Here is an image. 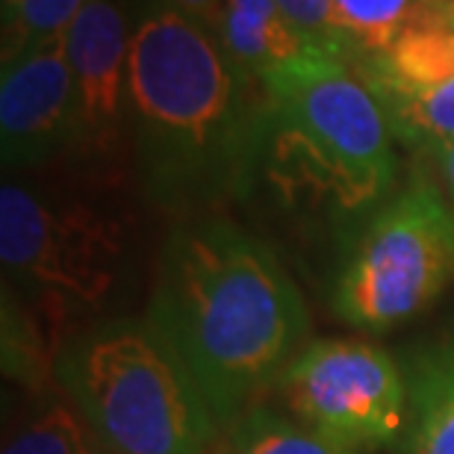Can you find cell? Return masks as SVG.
<instances>
[{
    "label": "cell",
    "instance_id": "6da1fadb",
    "mask_svg": "<svg viewBox=\"0 0 454 454\" xmlns=\"http://www.w3.org/2000/svg\"><path fill=\"white\" fill-rule=\"evenodd\" d=\"M145 322L201 389L219 431L262 404L310 333L304 295L278 254L222 219L171 231Z\"/></svg>",
    "mask_w": 454,
    "mask_h": 454
},
{
    "label": "cell",
    "instance_id": "7a4b0ae2",
    "mask_svg": "<svg viewBox=\"0 0 454 454\" xmlns=\"http://www.w3.org/2000/svg\"><path fill=\"white\" fill-rule=\"evenodd\" d=\"M262 86L227 59L210 27L151 6L127 59V136L145 198L195 219L254 186Z\"/></svg>",
    "mask_w": 454,
    "mask_h": 454
},
{
    "label": "cell",
    "instance_id": "3957f363",
    "mask_svg": "<svg viewBox=\"0 0 454 454\" xmlns=\"http://www.w3.org/2000/svg\"><path fill=\"white\" fill-rule=\"evenodd\" d=\"M260 86L254 184L289 207L342 219L375 213L395 184V136L360 71L340 53L310 51Z\"/></svg>",
    "mask_w": 454,
    "mask_h": 454
},
{
    "label": "cell",
    "instance_id": "277c9868",
    "mask_svg": "<svg viewBox=\"0 0 454 454\" xmlns=\"http://www.w3.org/2000/svg\"><path fill=\"white\" fill-rule=\"evenodd\" d=\"M57 384L121 454H213L219 425L148 322L104 319L59 345Z\"/></svg>",
    "mask_w": 454,
    "mask_h": 454
},
{
    "label": "cell",
    "instance_id": "5b68a950",
    "mask_svg": "<svg viewBox=\"0 0 454 454\" xmlns=\"http://www.w3.org/2000/svg\"><path fill=\"white\" fill-rule=\"evenodd\" d=\"M0 262L6 289L53 325L98 316L130 271V236L98 204L4 180Z\"/></svg>",
    "mask_w": 454,
    "mask_h": 454
},
{
    "label": "cell",
    "instance_id": "8992f818",
    "mask_svg": "<svg viewBox=\"0 0 454 454\" xmlns=\"http://www.w3.org/2000/svg\"><path fill=\"white\" fill-rule=\"evenodd\" d=\"M454 280V210L416 175L360 227L333 289V310L363 331L395 328L431 307Z\"/></svg>",
    "mask_w": 454,
    "mask_h": 454
},
{
    "label": "cell",
    "instance_id": "52a82bcc",
    "mask_svg": "<svg viewBox=\"0 0 454 454\" xmlns=\"http://www.w3.org/2000/svg\"><path fill=\"white\" fill-rule=\"evenodd\" d=\"M289 416L342 449L369 451L407 431V375L363 340L307 342L278 384Z\"/></svg>",
    "mask_w": 454,
    "mask_h": 454
},
{
    "label": "cell",
    "instance_id": "ba28073f",
    "mask_svg": "<svg viewBox=\"0 0 454 454\" xmlns=\"http://www.w3.org/2000/svg\"><path fill=\"white\" fill-rule=\"evenodd\" d=\"M77 153V95L66 39L27 51L0 74V157L6 171H30Z\"/></svg>",
    "mask_w": 454,
    "mask_h": 454
},
{
    "label": "cell",
    "instance_id": "9c48e42d",
    "mask_svg": "<svg viewBox=\"0 0 454 454\" xmlns=\"http://www.w3.org/2000/svg\"><path fill=\"white\" fill-rule=\"evenodd\" d=\"M127 18L115 0H89L66 33L77 95V153L110 162L127 136Z\"/></svg>",
    "mask_w": 454,
    "mask_h": 454
},
{
    "label": "cell",
    "instance_id": "30bf717a",
    "mask_svg": "<svg viewBox=\"0 0 454 454\" xmlns=\"http://www.w3.org/2000/svg\"><path fill=\"white\" fill-rule=\"evenodd\" d=\"M351 66L378 98L446 83L454 77V0H425L384 53Z\"/></svg>",
    "mask_w": 454,
    "mask_h": 454
},
{
    "label": "cell",
    "instance_id": "8fae6325",
    "mask_svg": "<svg viewBox=\"0 0 454 454\" xmlns=\"http://www.w3.org/2000/svg\"><path fill=\"white\" fill-rule=\"evenodd\" d=\"M210 30L227 59L251 80H262L269 71L319 51L275 0H224Z\"/></svg>",
    "mask_w": 454,
    "mask_h": 454
},
{
    "label": "cell",
    "instance_id": "7c38bea8",
    "mask_svg": "<svg viewBox=\"0 0 454 454\" xmlns=\"http://www.w3.org/2000/svg\"><path fill=\"white\" fill-rule=\"evenodd\" d=\"M407 454H454V337L407 360Z\"/></svg>",
    "mask_w": 454,
    "mask_h": 454
},
{
    "label": "cell",
    "instance_id": "4fadbf2b",
    "mask_svg": "<svg viewBox=\"0 0 454 454\" xmlns=\"http://www.w3.org/2000/svg\"><path fill=\"white\" fill-rule=\"evenodd\" d=\"M98 431L66 389H39L33 404L21 413L4 440V454H92Z\"/></svg>",
    "mask_w": 454,
    "mask_h": 454
},
{
    "label": "cell",
    "instance_id": "5bb4252c",
    "mask_svg": "<svg viewBox=\"0 0 454 454\" xmlns=\"http://www.w3.org/2000/svg\"><path fill=\"white\" fill-rule=\"evenodd\" d=\"M425 0H333V27L342 57L369 59L384 53Z\"/></svg>",
    "mask_w": 454,
    "mask_h": 454
},
{
    "label": "cell",
    "instance_id": "9a60e30c",
    "mask_svg": "<svg viewBox=\"0 0 454 454\" xmlns=\"http://www.w3.org/2000/svg\"><path fill=\"white\" fill-rule=\"evenodd\" d=\"M222 454H357L295 419L260 404L227 428Z\"/></svg>",
    "mask_w": 454,
    "mask_h": 454
},
{
    "label": "cell",
    "instance_id": "2e32d148",
    "mask_svg": "<svg viewBox=\"0 0 454 454\" xmlns=\"http://www.w3.org/2000/svg\"><path fill=\"white\" fill-rule=\"evenodd\" d=\"M389 130L411 148L442 151L454 142V77L413 95H380Z\"/></svg>",
    "mask_w": 454,
    "mask_h": 454
},
{
    "label": "cell",
    "instance_id": "e0dca14e",
    "mask_svg": "<svg viewBox=\"0 0 454 454\" xmlns=\"http://www.w3.org/2000/svg\"><path fill=\"white\" fill-rule=\"evenodd\" d=\"M86 4L89 0H21L15 12L4 18V66L27 51L66 39Z\"/></svg>",
    "mask_w": 454,
    "mask_h": 454
},
{
    "label": "cell",
    "instance_id": "ac0fdd59",
    "mask_svg": "<svg viewBox=\"0 0 454 454\" xmlns=\"http://www.w3.org/2000/svg\"><path fill=\"white\" fill-rule=\"evenodd\" d=\"M275 4L316 48L342 57L337 27H333V0H275Z\"/></svg>",
    "mask_w": 454,
    "mask_h": 454
},
{
    "label": "cell",
    "instance_id": "d6986e66",
    "mask_svg": "<svg viewBox=\"0 0 454 454\" xmlns=\"http://www.w3.org/2000/svg\"><path fill=\"white\" fill-rule=\"evenodd\" d=\"M160 4L177 9V12H184L189 18H195L198 24L213 27L215 18H219V12H222L224 0H160Z\"/></svg>",
    "mask_w": 454,
    "mask_h": 454
},
{
    "label": "cell",
    "instance_id": "ffe728a7",
    "mask_svg": "<svg viewBox=\"0 0 454 454\" xmlns=\"http://www.w3.org/2000/svg\"><path fill=\"white\" fill-rule=\"evenodd\" d=\"M440 157V177H442V186H446V198L454 210V142L446 145L442 151H437Z\"/></svg>",
    "mask_w": 454,
    "mask_h": 454
},
{
    "label": "cell",
    "instance_id": "44dd1931",
    "mask_svg": "<svg viewBox=\"0 0 454 454\" xmlns=\"http://www.w3.org/2000/svg\"><path fill=\"white\" fill-rule=\"evenodd\" d=\"M18 4H21V0H0V9H4V18H9L18 9Z\"/></svg>",
    "mask_w": 454,
    "mask_h": 454
},
{
    "label": "cell",
    "instance_id": "7402d4cb",
    "mask_svg": "<svg viewBox=\"0 0 454 454\" xmlns=\"http://www.w3.org/2000/svg\"><path fill=\"white\" fill-rule=\"evenodd\" d=\"M92 454H121V451H118V449H113L110 442H104V440H101V442H98V449H95Z\"/></svg>",
    "mask_w": 454,
    "mask_h": 454
}]
</instances>
